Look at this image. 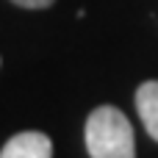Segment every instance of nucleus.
Here are the masks:
<instances>
[{
	"mask_svg": "<svg viewBox=\"0 0 158 158\" xmlns=\"http://www.w3.org/2000/svg\"><path fill=\"white\" fill-rule=\"evenodd\" d=\"M11 3H17L22 8H47V6H53V0H11Z\"/></svg>",
	"mask_w": 158,
	"mask_h": 158,
	"instance_id": "obj_4",
	"label": "nucleus"
},
{
	"mask_svg": "<svg viewBox=\"0 0 158 158\" xmlns=\"http://www.w3.org/2000/svg\"><path fill=\"white\" fill-rule=\"evenodd\" d=\"M86 150L92 158H136L131 119L114 106L94 108L86 119Z\"/></svg>",
	"mask_w": 158,
	"mask_h": 158,
	"instance_id": "obj_1",
	"label": "nucleus"
},
{
	"mask_svg": "<svg viewBox=\"0 0 158 158\" xmlns=\"http://www.w3.org/2000/svg\"><path fill=\"white\" fill-rule=\"evenodd\" d=\"M0 158H53V142L39 131H25L3 144Z\"/></svg>",
	"mask_w": 158,
	"mask_h": 158,
	"instance_id": "obj_2",
	"label": "nucleus"
},
{
	"mask_svg": "<svg viewBox=\"0 0 158 158\" xmlns=\"http://www.w3.org/2000/svg\"><path fill=\"white\" fill-rule=\"evenodd\" d=\"M136 111L147 133L158 142V81H147L136 89Z\"/></svg>",
	"mask_w": 158,
	"mask_h": 158,
	"instance_id": "obj_3",
	"label": "nucleus"
}]
</instances>
